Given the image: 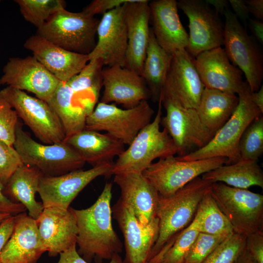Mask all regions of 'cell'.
Here are the masks:
<instances>
[{
	"instance_id": "6da1fadb",
	"label": "cell",
	"mask_w": 263,
	"mask_h": 263,
	"mask_svg": "<svg viewBox=\"0 0 263 263\" xmlns=\"http://www.w3.org/2000/svg\"><path fill=\"white\" fill-rule=\"evenodd\" d=\"M113 184L107 182L98 198L91 207L82 209L71 207L78 228L76 244L79 255L90 263L111 260L122 252L123 244L112 221Z\"/></svg>"
},
{
	"instance_id": "44dd1931",
	"label": "cell",
	"mask_w": 263,
	"mask_h": 263,
	"mask_svg": "<svg viewBox=\"0 0 263 263\" xmlns=\"http://www.w3.org/2000/svg\"><path fill=\"white\" fill-rule=\"evenodd\" d=\"M36 220L42 243L50 256L55 257L76 244L78 228L71 207H44Z\"/></svg>"
},
{
	"instance_id": "f546056e",
	"label": "cell",
	"mask_w": 263,
	"mask_h": 263,
	"mask_svg": "<svg viewBox=\"0 0 263 263\" xmlns=\"http://www.w3.org/2000/svg\"><path fill=\"white\" fill-rule=\"evenodd\" d=\"M201 177L236 188L247 189L252 186L263 188V171L256 161L240 160L206 172Z\"/></svg>"
},
{
	"instance_id": "b9f144b4",
	"label": "cell",
	"mask_w": 263,
	"mask_h": 263,
	"mask_svg": "<svg viewBox=\"0 0 263 263\" xmlns=\"http://www.w3.org/2000/svg\"><path fill=\"white\" fill-rule=\"evenodd\" d=\"M245 249L257 263H263V231L247 236Z\"/></svg>"
},
{
	"instance_id": "5b68a950",
	"label": "cell",
	"mask_w": 263,
	"mask_h": 263,
	"mask_svg": "<svg viewBox=\"0 0 263 263\" xmlns=\"http://www.w3.org/2000/svg\"><path fill=\"white\" fill-rule=\"evenodd\" d=\"M14 148L23 164L38 168L44 175L59 176L81 169L85 162L64 141L44 144L34 140L18 122Z\"/></svg>"
},
{
	"instance_id": "ee69618b",
	"label": "cell",
	"mask_w": 263,
	"mask_h": 263,
	"mask_svg": "<svg viewBox=\"0 0 263 263\" xmlns=\"http://www.w3.org/2000/svg\"><path fill=\"white\" fill-rule=\"evenodd\" d=\"M57 263H89L85 261L78 253L76 244L61 253ZM109 263H125L119 254H115Z\"/></svg>"
},
{
	"instance_id": "d4e9b609",
	"label": "cell",
	"mask_w": 263,
	"mask_h": 263,
	"mask_svg": "<svg viewBox=\"0 0 263 263\" xmlns=\"http://www.w3.org/2000/svg\"><path fill=\"white\" fill-rule=\"evenodd\" d=\"M113 180L120 189L119 199L132 210L140 224L147 225L156 217L159 194L142 173L115 174Z\"/></svg>"
},
{
	"instance_id": "ba28073f",
	"label": "cell",
	"mask_w": 263,
	"mask_h": 263,
	"mask_svg": "<svg viewBox=\"0 0 263 263\" xmlns=\"http://www.w3.org/2000/svg\"><path fill=\"white\" fill-rule=\"evenodd\" d=\"M153 114L154 111L147 100L125 109L115 104L99 102L87 117L84 129L106 131L129 146L139 132L151 122Z\"/></svg>"
},
{
	"instance_id": "c3c4849f",
	"label": "cell",
	"mask_w": 263,
	"mask_h": 263,
	"mask_svg": "<svg viewBox=\"0 0 263 263\" xmlns=\"http://www.w3.org/2000/svg\"><path fill=\"white\" fill-rule=\"evenodd\" d=\"M249 13H251L256 19L263 20V0H244Z\"/></svg>"
},
{
	"instance_id": "9a60e30c",
	"label": "cell",
	"mask_w": 263,
	"mask_h": 263,
	"mask_svg": "<svg viewBox=\"0 0 263 263\" xmlns=\"http://www.w3.org/2000/svg\"><path fill=\"white\" fill-rule=\"evenodd\" d=\"M3 72L0 85H7L32 93L46 102L60 82L33 56L10 58L3 67Z\"/></svg>"
},
{
	"instance_id": "4316f807",
	"label": "cell",
	"mask_w": 263,
	"mask_h": 263,
	"mask_svg": "<svg viewBox=\"0 0 263 263\" xmlns=\"http://www.w3.org/2000/svg\"><path fill=\"white\" fill-rule=\"evenodd\" d=\"M64 141L93 167L113 162L125 150V145L108 133L84 129Z\"/></svg>"
},
{
	"instance_id": "3957f363",
	"label": "cell",
	"mask_w": 263,
	"mask_h": 263,
	"mask_svg": "<svg viewBox=\"0 0 263 263\" xmlns=\"http://www.w3.org/2000/svg\"><path fill=\"white\" fill-rule=\"evenodd\" d=\"M248 84L238 95L239 103L229 119L203 147L183 156V161H194L213 157L226 159V164L237 162L240 159L238 145L240 138L248 125L263 115L252 102Z\"/></svg>"
},
{
	"instance_id": "e575fe53",
	"label": "cell",
	"mask_w": 263,
	"mask_h": 263,
	"mask_svg": "<svg viewBox=\"0 0 263 263\" xmlns=\"http://www.w3.org/2000/svg\"><path fill=\"white\" fill-rule=\"evenodd\" d=\"M104 66L100 59L90 60L78 74L66 81L75 95L88 92L97 101L103 87L102 71Z\"/></svg>"
},
{
	"instance_id": "7bdbcfd3",
	"label": "cell",
	"mask_w": 263,
	"mask_h": 263,
	"mask_svg": "<svg viewBox=\"0 0 263 263\" xmlns=\"http://www.w3.org/2000/svg\"><path fill=\"white\" fill-rule=\"evenodd\" d=\"M132 0H94L92 1L83 10L94 16L96 14H104Z\"/></svg>"
},
{
	"instance_id": "2e32d148",
	"label": "cell",
	"mask_w": 263,
	"mask_h": 263,
	"mask_svg": "<svg viewBox=\"0 0 263 263\" xmlns=\"http://www.w3.org/2000/svg\"><path fill=\"white\" fill-rule=\"evenodd\" d=\"M112 210L124 237L125 263H147L158 235L157 218L147 225H142L132 210L120 199Z\"/></svg>"
},
{
	"instance_id": "f6af8a7d",
	"label": "cell",
	"mask_w": 263,
	"mask_h": 263,
	"mask_svg": "<svg viewBox=\"0 0 263 263\" xmlns=\"http://www.w3.org/2000/svg\"><path fill=\"white\" fill-rule=\"evenodd\" d=\"M3 188L0 184V213L16 216L25 212L26 209L22 204L12 201L3 194Z\"/></svg>"
},
{
	"instance_id": "ac0fdd59",
	"label": "cell",
	"mask_w": 263,
	"mask_h": 263,
	"mask_svg": "<svg viewBox=\"0 0 263 263\" xmlns=\"http://www.w3.org/2000/svg\"><path fill=\"white\" fill-rule=\"evenodd\" d=\"M204 89L194 58L185 49L174 52L161 93L174 98L184 107L196 110Z\"/></svg>"
},
{
	"instance_id": "8fae6325",
	"label": "cell",
	"mask_w": 263,
	"mask_h": 263,
	"mask_svg": "<svg viewBox=\"0 0 263 263\" xmlns=\"http://www.w3.org/2000/svg\"><path fill=\"white\" fill-rule=\"evenodd\" d=\"M224 157L183 161L174 155L160 158L143 172L162 196H168L200 175L226 164Z\"/></svg>"
},
{
	"instance_id": "4dcf8cb0",
	"label": "cell",
	"mask_w": 263,
	"mask_h": 263,
	"mask_svg": "<svg viewBox=\"0 0 263 263\" xmlns=\"http://www.w3.org/2000/svg\"><path fill=\"white\" fill-rule=\"evenodd\" d=\"M75 96L66 82L60 81L47 102L61 123L65 139L84 130L88 116L82 107L75 103Z\"/></svg>"
},
{
	"instance_id": "d6a6232c",
	"label": "cell",
	"mask_w": 263,
	"mask_h": 263,
	"mask_svg": "<svg viewBox=\"0 0 263 263\" xmlns=\"http://www.w3.org/2000/svg\"><path fill=\"white\" fill-rule=\"evenodd\" d=\"M191 222L199 233L227 238L234 232L210 190L200 201Z\"/></svg>"
},
{
	"instance_id": "e0dca14e",
	"label": "cell",
	"mask_w": 263,
	"mask_h": 263,
	"mask_svg": "<svg viewBox=\"0 0 263 263\" xmlns=\"http://www.w3.org/2000/svg\"><path fill=\"white\" fill-rule=\"evenodd\" d=\"M125 4L103 15L97 28V41L88 54L89 60L100 59L107 66L125 67L128 45Z\"/></svg>"
},
{
	"instance_id": "8d00e7d4",
	"label": "cell",
	"mask_w": 263,
	"mask_h": 263,
	"mask_svg": "<svg viewBox=\"0 0 263 263\" xmlns=\"http://www.w3.org/2000/svg\"><path fill=\"white\" fill-rule=\"evenodd\" d=\"M239 160L258 161L263 153V115L253 120L243 133L238 145Z\"/></svg>"
},
{
	"instance_id": "74e56055",
	"label": "cell",
	"mask_w": 263,
	"mask_h": 263,
	"mask_svg": "<svg viewBox=\"0 0 263 263\" xmlns=\"http://www.w3.org/2000/svg\"><path fill=\"white\" fill-rule=\"evenodd\" d=\"M246 236L235 232L224 240L203 263H233L244 249Z\"/></svg>"
},
{
	"instance_id": "7dc6e473",
	"label": "cell",
	"mask_w": 263,
	"mask_h": 263,
	"mask_svg": "<svg viewBox=\"0 0 263 263\" xmlns=\"http://www.w3.org/2000/svg\"><path fill=\"white\" fill-rule=\"evenodd\" d=\"M15 218V216H11L0 225V263H1L0 260L1 250L13 232Z\"/></svg>"
},
{
	"instance_id": "484cf974",
	"label": "cell",
	"mask_w": 263,
	"mask_h": 263,
	"mask_svg": "<svg viewBox=\"0 0 263 263\" xmlns=\"http://www.w3.org/2000/svg\"><path fill=\"white\" fill-rule=\"evenodd\" d=\"M151 29L158 44L168 53L186 49L188 35L181 23L176 0L149 2Z\"/></svg>"
},
{
	"instance_id": "7c38bea8",
	"label": "cell",
	"mask_w": 263,
	"mask_h": 263,
	"mask_svg": "<svg viewBox=\"0 0 263 263\" xmlns=\"http://www.w3.org/2000/svg\"><path fill=\"white\" fill-rule=\"evenodd\" d=\"M166 115L161 124L172 138L177 152L183 156L194 147L207 145L213 135L203 125L196 109L182 106L174 98L162 93L160 97Z\"/></svg>"
},
{
	"instance_id": "f5cc1de1",
	"label": "cell",
	"mask_w": 263,
	"mask_h": 263,
	"mask_svg": "<svg viewBox=\"0 0 263 263\" xmlns=\"http://www.w3.org/2000/svg\"><path fill=\"white\" fill-rule=\"evenodd\" d=\"M233 263H257L249 253L244 249L236 258Z\"/></svg>"
},
{
	"instance_id": "681fc988",
	"label": "cell",
	"mask_w": 263,
	"mask_h": 263,
	"mask_svg": "<svg viewBox=\"0 0 263 263\" xmlns=\"http://www.w3.org/2000/svg\"><path fill=\"white\" fill-rule=\"evenodd\" d=\"M249 28L255 39L263 44V22L257 19H249L248 21Z\"/></svg>"
},
{
	"instance_id": "60d3db41",
	"label": "cell",
	"mask_w": 263,
	"mask_h": 263,
	"mask_svg": "<svg viewBox=\"0 0 263 263\" xmlns=\"http://www.w3.org/2000/svg\"><path fill=\"white\" fill-rule=\"evenodd\" d=\"M23 165L14 147L0 141V184L4 187L16 169Z\"/></svg>"
},
{
	"instance_id": "bcb514c9",
	"label": "cell",
	"mask_w": 263,
	"mask_h": 263,
	"mask_svg": "<svg viewBox=\"0 0 263 263\" xmlns=\"http://www.w3.org/2000/svg\"><path fill=\"white\" fill-rule=\"evenodd\" d=\"M229 5L231 7L233 12L238 20L242 21L245 26L247 22L249 19V12L247 5L244 0H228Z\"/></svg>"
},
{
	"instance_id": "5bb4252c",
	"label": "cell",
	"mask_w": 263,
	"mask_h": 263,
	"mask_svg": "<svg viewBox=\"0 0 263 263\" xmlns=\"http://www.w3.org/2000/svg\"><path fill=\"white\" fill-rule=\"evenodd\" d=\"M113 164H103L89 169H79L56 176L43 175L38 192L43 207L69 209L78 193L92 181L99 176L113 175Z\"/></svg>"
},
{
	"instance_id": "d6986e66",
	"label": "cell",
	"mask_w": 263,
	"mask_h": 263,
	"mask_svg": "<svg viewBox=\"0 0 263 263\" xmlns=\"http://www.w3.org/2000/svg\"><path fill=\"white\" fill-rule=\"evenodd\" d=\"M194 63L205 88L238 94L247 85L242 72L231 63L222 47L200 53Z\"/></svg>"
},
{
	"instance_id": "816d5d0a",
	"label": "cell",
	"mask_w": 263,
	"mask_h": 263,
	"mask_svg": "<svg viewBox=\"0 0 263 263\" xmlns=\"http://www.w3.org/2000/svg\"><path fill=\"white\" fill-rule=\"evenodd\" d=\"M250 97L252 102L263 113V86L254 92H250Z\"/></svg>"
},
{
	"instance_id": "8992f818",
	"label": "cell",
	"mask_w": 263,
	"mask_h": 263,
	"mask_svg": "<svg viewBox=\"0 0 263 263\" xmlns=\"http://www.w3.org/2000/svg\"><path fill=\"white\" fill-rule=\"evenodd\" d=\"M99 22L83 11L71 12L63 9L38 28L36 34L66 50L88 55L96 45Z\"/></svg>"
},
{
	"instance_id": "db71d44e",
	"label": "cell",
	"mask_w": 263,
	"mask_h": 263,
	"mask_svg": "<svg viewBox=\"0 0 263 263\" xmlns=\"http://www.w3.org/2000/svg\"><path fill=\"white\" fill-rule=\"evenodd\" d=\"M12 215L8 214L0 213V225L7 218Z\"/></svg>"
},
{
	"instance_id": "f35d334b",
	"label": "cell",
	"mask_w": 263,
	"mask_h": 263,
	"mask_svg": "<svg viewBox=\"0 0 263 263\" xmlns=\"http://www.w3.org/2000/svg\"><path fill=\"white\" fill-rule=\"evenodd\" d=\"M226 238L199 233L183 263H203Z\"/></svg>"
},
{
	"instance_id": "9c48e42d",
	"label": "cell",
	"mask_w": 263,
	"mask_h": 263,
	"mask_svg": "<svg viewBox=\"0 0 263 263\" xmlns=\"http://www.w3.org/2000/svg\"><path fill=\"white\" fill-rule=\"evenodd\" d=\"M224 16L223 45L225 54L231 63L244 74L250 91L256 92L262 85V53L231 10L227 9Z\"/></svg>"
},
{
	"instance_id": "cb8c5ba5",
	"label": "cell",
	"mask_w": 263,
	"mask_h": 263,
	"mask_svg": "<svg viewBox=\"0 0 263 263\" xmlns=\"http://www.w3.org/2000/svg\"><path fill=\"white\" fill-rule=\"evenodd\" d=\"M13 232L0 253L1 263H36L46 249L36 220L25 212L15 216Z\"/></svg>"
},
{
	"instance_id": "f1b7e54d",
	"label": "cell",
	"mask_w": 263,
	"mask_h": 263,
	"mask_svg": "<svg viewBox=\"0 0 263 263\" xmlns=\"http://www.w3.org/2000/svg\"><path fill=\"white\" fill-rule=\"evenodd\" d=\"M238 103L236 94L205 88L196 111L203 125L214 136L231 117Z\"/></svg>"
},
{
	"instance_id": "52a82bcc",
	"label": "cell",
	"mask_w": 263,
	"mask_h": 263,
	"mask_svg": "<svg viewBox=\"0 0 263 263\" xmlns=\"http://www.w3.org/2000/svg\"><path fill=\"white\" fill-rule=\"evenodd\" d=\"M210 192L234 232L247 236L263 231V195L222 182L211 185Z\"/></svg>"
},
{
	"instance_id": "f907efd6",
	"label": "cell",
	"mask_w": 263,
	"mask_h": 263,
	"mask_svg": "<svg viewBox=\"0 0 263 263\" xmlns=\"http://www.w3.org/2000/svg\"><path fill=\"white\" fill-rule=\"evenodd\" d=\"M205 1L210 6H212L214 10L219 15H224L229 5L228 1L226 0H205Z\"/></svg>"
},
{
	"instance_id": "7a4b0ae2",
	"label": "cell",
	"mask_w": 263,
	"mask_h": 263,
	"mask_svg": "<svg viewBox=\"0 0 263 263\" xmlns=\"http://www.w3.org/2000/svg\"><path fill=\"white\" fill-rule=\"evenodd\" d=\"M212 183L198 177L171 195H159L156 213L158 235L148 261L171 237L191 223L200 201Z\"/></svg>"
},
{
	"instance_id": "7402d4cb",
	"label": "cell",
	"mask_w": 263,
	"mask_h": 263,
	"mask_svg": "<svg viewBox=\"0 0 263 263\" xmlns=\"http://www.w3.org/2000/svg\"><path fill=\"white\" fill-rule=\"evenodd\" d=\"M125 20L128 45L124 67L141 75L150 32L149 1L132 0L126 2Z\"/></svg>"
},
{
	"instance_id": "83f0119b",
	"label": "cell",
	"mask_w": 263,
	"mask_h": 263,
	"mask_svg": "<svg viewBox=\"0 0 263 263\" xmlns=\"http://www.w3.org/2000/svg\"><path fill=\"white\" fill-rule=\"evenodd\" d=\"M43 175L38 168L23 164L16 169L3 189L6 197L22 204L28 210V215L35 220L44 208L42 203L35 199Z\"/></svg>"
},
{
	"instance_id": "ffe728a7",
	"label": "cell",
	"mask_w": 263,
	"mask_h": 263,
	"mask_svg": "<svg viewBox=\"0 0 263 263\" xmlns=\"http://www.w3.org/2000/svg\"><path fill=\"white\" fill-rule=\"evenodd\" d=\"M102 77L101 102H114L129 109L151 97L142 76L132 70L118 65L108 66L103 69Z\"/></svg>"
},
{
	"instance_id": "277c9868",
	"label": "cell",
	"mask_w": 263,
	"mask_h": 263,
	"mask_svg": "<svg viewBox=\"0 0 263 263\" xmlns=\"http://www.w3.org/2000/svg\"><path fill=\"white\" fill-rule=\"evenodd\" d=\"M154 119L142 129L114 162L113 175L128 172L143 173L156 158L174 155L176 147L167 131L160 130L162 103L158 101Z\"/></svg>"
},
{
	"instance_id": "30bf717a",
	"label": "cell",
	"mask_w": 263,
	"mask_h": 263,
	"mask_svg": "<svg viewBox=\"0 0 263 263\" xmlns=\"http://www.w3.org/2000/svg\"><path fill=\"white\" fill-rule=\"evenodd\" d=\"M0 96L44 144H53L65 140L61 123L47 102L10 86L0 90Z\"/></svg>"
},
{
	"instance_id": "603a6c76",
	"label": "cell",
	"mask_w": 263,
	"mask_h": 263,
	"mask_svg": "<svg viewBox=\"0 0 263 263\" xmlns=\"http://www.w3.org/2000/svg\"><path fill=\"white\" fill-rule=\"evenodd\" d=\"M24 47L60 81L66 82L78 74L89 61L88 55L66 50L36 34Z\"/></svg>"
},
{
	"instance_id": "1f68e13d",
	"label": "cell",
	"mask_w": 263,
	"mask_h": 263,
	"mask_svg": "<svg viewBox=\"0 0 263 263\" xmlns=\"http://www.w3.org/2000/svg\"><path fill=\"white\" fill-rule=\"evenodd\" d=\"M172 55L165 51L157 43L150 29L141 76L147 83L151 96L158 101L169 68Z\"/></svg>"
},
{
	"instance_id": "836d02e7",
	"label": "cell",
	"mask_w": 263,
	"mask_h": 263,
	"mask_svg": "<svg viewBox=\"0 0 263 263\" xmlns=\"http://www.w3.org/2000/svg\"><path fill=\"white\" fill-rule=\"evenodd\" d=\"M199 233L191 222L171 237L147 263H183Z\"/></svg>"
},
{
	"instance_id": "4fadbf2b",
	"label": "cell",
	"mask_w": 263,
	"mask_h": 263,
	"mask_svg": "<svg viewBox=\"0 0 263 263\" xmlns=\"http://www.w3.org/2000/svg\"><path fill=\"white\" fill-rule=\"evenodd\" d=\"M177 5L188 19L189 32L186 50L193 57L223 45L224 25L219 15L205 0H179Z\"/></svg>"
},
{
	"instance_id": "d590c367",
	"label": "cell",
	"mask_w": 263,
	"mask_h": 263,
	"mask_svg": "<svg viewBox=\"0 0 263 263\" xmlns=\"http://www.w3.org/2000/svg\"><path fill=\"white\" fill-rule=\"evenodd\" d=\"M21 14L37 29L43 25L56 12L65 9L63 0H16Z\"/></svg>"
},
{
	"instance_id": "ab89813d",
	"label": "cell",
	"mask_w": 263,
	"mask_h": 263,
	"mask_svg": "<svg viewBox=\"0 0 263 263\" xmlns=\"http://www.w3.org/2000/svg\"><path fill=\"white\" fill-rule=\"evenodd\" d=\"M16 112L0 96V141L13 146L18 123Z\"/></svg>"
}]
</instances>
